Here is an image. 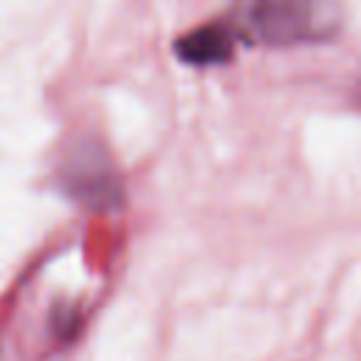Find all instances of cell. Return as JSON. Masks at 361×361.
Wrapping results in <instances>:
<instances>
[{
	"instance_id": "obj_3",
	"label": "cell",
	"mask_w": 361,
	"mask_h": 361,
	"mask_svg": "<svg viewBox=\"0 0 361 361\" xmlns=\"http://www.w3.org/2000/svg\"><path fill=\"white\" fill-rule=\"evenodd\" d=\"M234 42H237V28L231 23L217 20V23L200 25V28L189 31L186 37H180L175 42V51L183 62L209 68V65H220V62L231 59Z\"/></svg>"
},
{
	"instance_id": "obj_2",
	"label": "cell",
	"mask_w": 361,
	"mask_h": 361,
	"mask_svg": "<svg viewBox=\"0 0 361 361\" xmlns=\"http://www.w3.org/2000/svg\"><path fill=\"white\" fill-rule=\"evenodd\" d=\"M59 186L71 200L93 212H113L124 203L118 172L107 149L93 138H82L65 152L59 164Z\"/></svg>"
},
{
	"instance_id": "obj_1",
	"label": "cell",
	"mask_w": 361,
	"mask_h": 361,
	"mask_svg": "<svg viewBox=\"0 0 361 361\" xmlns=\"http://www.w3.org/2000/svg\"><path fill=\"white\" fill-rule=\"evenodd\" d=\"M248 31L268 45H296L322 39L336 28L330 0H245Z\"/></svg>"
}]
</instances>
